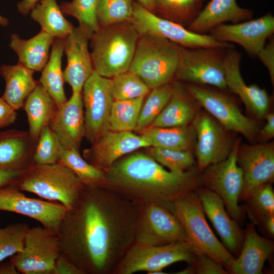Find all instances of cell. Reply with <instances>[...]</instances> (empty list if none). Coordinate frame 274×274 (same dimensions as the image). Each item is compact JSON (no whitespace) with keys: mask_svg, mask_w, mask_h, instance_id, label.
<instances>
[{"mask_svg":"<svg viewBox=\"0 0 274 274\" xmlns=\"http://www.w3.org/2000/svg\"><path fill=\"white\" fill-rule=\"evenodd\" d=\"M138 207L108 187H85L61 222V253L84 274H113L134 242Z\"/></svg>","mask_w":274,"mask_h":274,"instance_id":"1","label":"cell"},{"mask_svg":"<svg viewBox=\"0 0 274 274\" xmlns=\"http://www.w3.org/2000/svg\"><path fill=\"white\" fill-rule=\"evenodd\" d=\"M106 173V186L135 203H156L169 210L176 198L195 191L199 184L193 168L173 173L148 153L133 152L117 160Z\"/></svg>","mask_w":274,"mask_h":274,"instance_id":"2","label":"cell"},{"mask_svg":"<svg viewBox=\"0 0 274 274\" xmlns=\"http://www.w3.org/2000/svg\"><path fill=\"white\" fill-rule=\"evenodd\" d=\"M139 37L130 23L100 27L90 38L94 70L108 78L129 71Z\"/></svg>","mask_w":274,"mask_h":274,"instance_id":"3","label":"cell"},{"mask_svg":"<svg viewBox=\"0 0 274 274\" xmlns=\"http://www.w3.org/2000/svg\"><path fill=\"white\" fill-rule=\"evenodd\" d=\"M16 186L22 191L60 203L68 209L85 187L72 170L59 162L32 164L23 171Z\"/></svg>","mask_w":274,"mask_h":274,"instance_id":"4","label":"cell"},{"mask_svg":"<svg viewBox=\"0 0 274 274\" xmlns=\"http://www.w3.org/2000/svg\"><path fill=\"white\" fill-rule=\"evenodd\" d=\"M170 210L181 223L186 234V242L192 248L219 262L229 272L235 258L213 232L195 191L175 199Z\"/></svg>","mask_w":274,"mask_h":274,"instance_id":"5","label":"cell"},{"mask_svg":"<svg viewBox=\"0 0 274 274\" xmlns=\"http://www.w3.org/2000/svg\"><path fill=\"white\" fill-rule=\"evenodd\" d=\"M180 46L164 38L141 36L129 71L138 76L151 89L171 82L175 77Z\"/></svg>","mask_w":274,"mask_h":274,"instance_id":"6","label":"cell"},{"mask_svg":"<svg viewBox=\"0 0 274 274\" xmlns=\"http://www.w3.org/2000/svg\"><path fill=\"white\" fill-rule=\"evenodd\" d=\"M195 255L186 242L161 246H150L133 243L116 267L113 274H132L146 271L148 274H163V269L175 263H193Z\"/></svg>","mask_w":274,"mask_h":274,"instance_id":"7","label":"cell"},{"mask_svg":"<svg viewBox=\"0 0 274 274\" xmlns=\"http://www.w3.org/2000/svg\"><path fill=\"white\" fill-rule=\"evenodd\" d=\"M129 22L139 36H158L188 48H234L232 44L217 41L209 34L190 31L178 23L157 15L137 2L133 4V12Z\"/></svg>","mask_w":274,"mask_h":274,"instance_id":"8","label":"cell"},{"mask_svg":"<svg viewBox=\"0 0 274 274\" xmlns=\"http://www.w3.org/2000/svg\"><path fill=\"white\" fill-rule=\"evenodd\" d=\"M227 49L221 47L188 48L180 46L175 77L188 84L227 89L224 68Z\"/></svg>","mask_w":274,"mask_h":274,"instance_id":"9","label":"cell"},{"mask_svg":"<svg viewBox=\"0 0 274 274\" xmlns=\"http://www.w3.org/2000/svg\"><path fill=\"white\" fill-rule=\"evenodd\" d=\"M134 239L135 243L150 246L186 241L183 227L176 215L154 203L138 204Z\"/></svg>","mask_w":274,"mask_h":274,"instance_id":"10","label":"cell"},{"mask_svg":"<svg viewBox=\"0 0 274 274\" xmlns=\"http://www.w3.org/2000/svg\"><path fill=\"white\" fill-rule=\"evenodd\" d=\"M61 253L58 234L41 225L29 228L22 251L10 257V260L19 273L51 274Z\"/></svg>","mask_w":274,"mask_h":274,"instance_id":"11","label":"cell"},{"mask_svg":"<svg viewBox=\"0 0 274 274\" xmlns=\"http://www.w3.org/2000/svg\"><path fill=\"white\" fill-rule=\"evenodd\" d=\"M240 141L237 139L234 142L225 160L206 168L203 176L206 188L221 198L228 214L236 221L242 217L238 200L244 185L243 172L237 162Z\"/></svg>","mask_w":274,"mask_h":274,"instance_id":"12","label":"cell"},{"mask_svg":"<svg viewBox=\"0 0 274 274\" xmlns=\"http://www.w3.org/2000/svg\"><path fill=\"white\" fill-rule=\"evenodd\" d=\"M185 87L225 130L239 133L249 140L254 138L257 130L255 122L244 115L231 97L220 89L194 84H188Z\"/></svg>","mask_w":274,"mask_h":274,"instance_id":"13","label":"cell"},{"mask_svg":"<svg viewBox=\"0 0 274 274\" xmlns=\"http://www.w3.org/2000/svg\"><path fill=\"white\" fill-rule=\"evenodd\" d=\"M85 138L92 144L109 130V120L114 98L111 80L94 70L82 91Z\"/></svg>","mask_w":274,"mask_h":274,"instance_id":"14","label":"cell"},{"mask_svg":"<svg viewBox=\"0 0 274 274\" xmlns=\"http://www.w3.org/2000/svg\"><path fill=\"white\" fill-rule=\"evenodd\" d=\"M273 32L274 17L268 13L256 19L219 24L208 34L217 41L238 44L249 55L257 57Z\"/></svg>","mask_w":274,"mask_h":274,"instance_id":"15","label":"cell"},{"mask_svg":"<svg viewBox=\"0 0 274 274\" xmlns=\"http://www.w3.org/2000/svg\"><path fill=\"white\" fill-rule=\"evenodd\" d=\"M68 210L59 202L27 197L16 185L0 188V211L28 217L57 233Z\"/></svg>","mask_w":274,"mask_h":274,"instance_id":"16","label":"cell"},{"mask_svg":"<svg viewBox=\"0 0 274 274\" xmlns=\"http://www.w3.org/2000/svg\"><path fill=\"white\" fill-rule=\"evenodd\" d=\"M192 124L196 134L194 146L199 172L228 157L233 145L218 122L209 114L201 113L196 115Z\"/></svg>","mask_w":274,"mask_h":274,"instance_id":"17","label":"cell"},{"mask_svg":"<svg viewBox=\"0 0 274 274\" xmlns=\"http://www.w3.org/2000/svg\"><path fill=\"white\" fill-rule=\"evenodd\" d=\"M149 144L132 131L108 130L91 146L83 151V158L93 165L105 171L121 157Z\"/></svg>","mask_w":274,"mask_h":274,"instance_id":"18","label":"cell"},{"mask_svg":"<svg viewBox=\"0 0 274 274\" xmlns=\"http://www.w3.org/2000/svg\"><path fill=\"white\" fill-rule=\"evenodd\" d=\"M237 162L244 177L240 198L247 199L255 188L273 180V143L239 146Z\"/></svg>","mask_w":274,"mask_h":274,"instance_id":"19","label":"cell"},{"mask_svg":"<svg viewBox=\"0 0 274 274\" xmlns=\"http://www.w3.org/2000/svg\"><path fill=\"white\" fill-rule=\"evenodd\" d=\"M242 55L233 48L228 49L224 60L227 88L237 95L247 109L257 118L268 113L270 97L267 91L256 84L248 85L240 70Z\"/></svg>","mask_w":274,"mask_h":274,"instance_id":"20","label":"cell"},{"mask_svg":"<svg viewBox=\"0 0 274 274\" xmlns=\"http://www.w3.org/2000/svg\"><path fill=\"white\" fill-rule=\"evenodd\" d=\"M90 36L80 26L74 27L64 39V52L66 65L64 80L71 87L72 93H82L83 86L94 71L88 48Z\"/></svg>","mask_w":274,"mask_h":274,"instance_id":"21","label":"cell"},{"mask_svg":"<svg viewBox=\"0 0 274 274\" xmlns=\"http://www.w3.org/2000/svg\"><path fill=\"white\" fill-rule=\"evenodd\" d=\"M195 192L207 215L220 236L222 244L230 252L238 254L244 233L237 222L232 219L221 198L209 189L197 188Z\"/></svg>","mask_w":274,"mask_h":274,"instance_id":"22","label":"cell"},{"mask_svg":"<svg viewBox=\"0 0 274 274\" xmlns=\"http://www.w3.org/2000/svg\"><path fill=\"white\" fill-rule=\"evenodd\" d=\"M49 126L62 147L79 151L82 140L85 137L82 93H72L70 98L57 109Z\"/></svg>","mask_w":274,"mask_h":274,"instance_id":"23","label":"cell"},{"mask_svg":"<svg viewBox=\"0 0 274 274\" xmlns=\"http://www.w3.org/2000/svg\"><path fill=\"white\" fill-rule=\"evenodd\" d=\"M37 142L28 131L14 128L0 131V169L24 170L32 165Z\"/></svg>","mask_w":274,"mask_h":274,"instance_id":"24","label":"cell"},{"mask_svg":"<svg viewBox=\"0 0 274 274\" xmlns=\"http://www.w3.org/2000/svg\"><path fill=\"white\" fill-rule=\"evenodd\" d=\"M273 250V242L256 232L253 224L248 225L241 253L229 271L234 274H261L266 260Z\"/></svg>","mask_w":274,"mask_h":274,"instance_id":"25","label":"cell"},{"mask_svg":"<svg viewBox=\"0 0 274 274\" xmlns=\"http://www.w3.org/2000/svg\"><path fill=\"white\" fill-rule=\"evenodd\" d=\"M252 10L240 7L236 0H210L187 27L198 33H206L227 22L235 23L252 18Z\"/></svg>","mask_w":274,"mask_h":274,"instance_id":"26","label":"cell"},{"mask_svg":"<svg viewBox=\"0 0 274 274\" xmlns=\"http://www.w3.org/2000/svg\"><path fill=\"white\" fill-rule=\"evenodd\" d=\"M54 40L53 37L42 30L26 40L13 33L9 46L16 54L18 63L34 72H41L49 59Z\"/></svg>","mask_w":274,"mask_h":274,"instance_id":"27","label":"cell"},{"mask_svg":"<svg viewBox=\"0 0 274 274\" xmlns=\"http://www.w3.org/2000/svg\"><path fill=\"white\" fill-rule=\"evenodd\" d=\"M33 73L19 63L0 67V75L5 83L2 97L16 111L23 108L25 100L39 83L34 79Z\"/></svg>","mask_w":274,"mask_h":274,"instance_id":"28","label":"cell"},{"mask_svg":"<svg viewBox=\"0 0 274 274\" xmlns=\"http://www.w3.org/2000/svg\"><path fill=\"white\" fill-rule=\"evenodd\" d=\"M193 99L186 87L175 83L174 91L169 100L149 127H172L189 125L197 114Z\"/></svg>","mask_w":274,"mask_h":274,"instance_id":"29","label":"cell"},{"mask_svg":"<svg viewBox=\"0 0 274 274\" xmlns=\"http://www.w3.org/2000/svg\"><path fill=\"white\" fill-rule=\"evenodd\" d=\"M28 123V132L36 141L46 126H49L57 110V106L39 82L23 105Z\"/></svg>","mask_w":274,"mask_h":274,"instance_id":"30","label":"cell"},{"mask_svg":"<svg viewBox=\"0 0 274 274\" xmlns=\"http://www.w3.org/2000/svg\"><path fill=\"white\" fill-rule=\"evenodd\" d=\"M49 59L41 71L39 82L55 102L57 108L67 100L64 89L62 58L64 53V39H54Z\"/></svg>","mask_w":274,"mask_h":274,"instance_id":"31","label":"cell"},{"mask_svg":"<svg viewBox=\"0 0 274 274\" xmlns=\"http://www.w3.org/2000/svg\"><path fill=\"white\" fill-rule=\"evenodd\" d=\"M140 134L150 147L189 150L195 146L196 134L191 124L172 127H149Z\"/></svg>","mask_w":274,"mask_h":274,"instance_id":"32","label":"cell"},{"mask_svg":"<svg viewBox=\"0 0 274 274\" xmlns=\"http://www.w3.org/2000/svg\"><path fill=\"white\" fill-rule=\"evenodd\" d=\"M29 14L40 25L41 30L54 39H65L74 28L64 17L56 0H40Z\"/></svg>","mask_w":274,"mask_h":274,"instance_id":"33","label":"cell"},{"mask_svg":"<svg viewBox=\"0 0 274 274\" xmlns=\"http://www.w3.org/2000/svg\"><path fill=\"white\" fill-rule=\"evenodd\" d=\"M57 162L72 170L85 187L106 186V171L87 161L79 150L62 146Z\"/></svg>","mask_w":274,"mask_h":274,"instance_id":"34","label":"cell"},{"mask_svg":"<svg viewBox=\"0 0 274 274\" xmlns=\"http://www.w3.org/2000/svg\"><path fill=\"white\" fill-rule=\"evenodd\" d=\"M145 97L114 100L110 114L109 130L132 131L135 130Z\"/></svg>","mask_w":274,"mask_h":274,"instance_id":"35","label":"cell"},{"mask_svg":"<svg viewBox=\"0 0 274 274\" xmlns=\"http://www.w3.org/2000/svg\"><path fill=\"white\" fill-rule=\"evenodd\" d=\"M204 0H155L154 12L161 17L188 25L196 18L203 8Z\"/></svg>","mask_w":274,"mask_h":274,"instance_id":"36","label":"cell"},{"mask_svg":"<svg viewBox=\"0 0 274 274\" xmlns=\"http://www.w3.org/2000/svg\"><path fill=\"white\" fill-rule=\"evenodd\" d=\"M174 89L175 83L171 82L152 89L143 102L136 130L141 131L151 124L169 100Z\"/></svg>","mask_w":274,"mask_h":274,"instance_id":"37","label":"cell"},{"mask_svg":"<svg viewBox=\"0 0 274 274\" xmlns=\"http://www.w3.org/2000/svg\"><path fill=\"white\" fill-rule=\"evenodd\" d=\"M100 0H72L62 2L60 7L63 14L75 18L79 26L90 37L100 28L97 9Z\"/></svg>","mask_w":274,"mask_h":274,"instance_id":"38","label":"cell"},{"mask_svg":"<svg viewBox=\"0 0 274 274\" xmlns=\"http://www.w3.org/2000/svg\"><path fill=\"white\" fill-rule=\"evenodd\" d=\"M147 153L173 173L182 174L193 168L194 156L191 151L149 147Z\"/></svg>","mask_w":274,"mask_h":274,"instance_id":"39","label":"cell"},{"mask_svg":"<svg viewBox=\"0 0 274 274\" xmlns=\"http://www.w3.org/2000/svg\"><path fill=\"white\" fill-rule=\"evenodd\" d=\"M111 80L114 100L145 97L151 90L138 76L129 71L116 75Z\"/></svg>","mask_w":274,"mask_h":274,"instance_id":"40","label":"cell"},{"mask_svg":"<svg viewBox=\"0 0 274 274\" xmlns=\"http://www.w3.org/2000/svg\"><path fill=\"white\" fill-rule=\"evenodd\" d=\"M133 4L132 0H100L97 14L99 26L128 22L132 14Z\"/></svg>","mask_w":274,"mask_h":274,"instance_id":"41","label":"cell"},{"mask_svg":"<svg viewBox=\"0 0 274 274\" xmlns=\"http://www.w3.org/2000/svg\"><path fill=\"white\" fill-rule=\"evenodd\" d=\"M62 145L49 126L44 127L38 139L33 155V164L45 165L57 163Z\"/></svg>","mask_w":274,"mask_h":274,"instance_id":"42","label":"cell"},{"mask_svg":"<svg viewBox=\"0 0 274 274\" xmlns=\"http://www.w3.org/2000/svg\"><path fill=\"white\" fill-rule=\"evenodd\" d=\"M29 228L24 223H13L0 228V262L22 251Z\"/></svg>","mask_w":274,"mask_h":274,"instance_id":"43","label":"cell"},{"mask_svg":"<svg viewBox=\"0 0 274 274\" xmlns=\"http://www.w3.org/2000/svg\"><path fill=\"white\" fill-rule=\"evenodd\" d=\"M247 199L262 218L274 215V192L270 183L255 188Z\"/></svg>","mask_w":274,"mask_h":274,"instance_id":"44","label":"cell"},{"mask_svg":"<svg viewBox=\"0 0 274 274\" xmlns=\"http://www.w3.org/2000/svg\"><path fill=\"white\" fill-rule=\"evenodd\" d=\"M195 255L193 264L195 267V273L198 274H227V269L219 262L193 248Z\"/></svg>","mask_w":274,"mask_h":274,"instance_id":"45","label":"cell"},{"mask_svg":"<svg viewBox=\"0 0 274 274\" xmlns=\"http://www.w3.org/2000/svg\"><path fill=\"white\" fill-rule=\"evenodd\" d=\"M257 57L268 71L271 83L274 84V39L270 38Z\"/></svg>","mask_w":274,"mask_h":274,"instance_id":"46","label":"cell"},{"mask_svg":"<svg viewBox=\"0 0 274 274\" xmlns=\"http://www.w3.org/2000/svg\"><path fill=\"white\" fill-rule=\"evenodd\" d=\"M51 274H84L64 254L61 253L54 265Z\"/></svg>","mask_w":274,"mask_h":274,"instance_id":"47","label":"cell"},{"mask_svg":"<svg viewBox=\"0 0 274 274\" xmlns=\"http://www.w3.org/2000/svg\"><path fill=\"white\" fill-rule=\"evenodd\" d=\"M17 113L9 104L0 97V129L7 127L14 123Z\"/></svg>","mask_w":274,"mask_h":274,"instance_id":"48","label":"cell"},{"mask_svg":"<svg viewBox=\"0 0 274 274\" xmlns=\"http://www.w3.org/2000/svg\"><path fill=\"white\" fill-rule=\"evenodd\" d=\"M24 170L0 169V188L9 186H16Z\"/></svg>","mask_w":274,"mask_h":274,"instance_id":"49","label":"cell"},{"mask_svg":"<svg viewBox=\"0 0 274 274\" xmlns=\"http://www.w3.org/2000/svg\"><path fill=\"white\" fill-rule=\"evenodd\" d=\"M266 124L260 132V136L264 140H269L274 137V114L268 113L264 117Z\"/></svg>","mask_w":274,"mask_h":274,"instance_id":"50","label":"cell"},{"mask_svg":"<svg viewBox=\"0 0 274 274\" xmlns=\"http://www.w3.org/2000/svg\"><path fill=\"white\" fill-rule=\"evenodd\" d=\"M39 1L22 0L17 4V10L20 14L23 16L27 15Z\"/></svg>","mask_w":274,"mask_h":274,"instance_id":"51","label":"cell"},{"mask_svg":"<svg viewBox=\"0 0 274 274\" xmlns=\"http://www.w3.org/2000/svg\"><path fill=\"white\" fill-rule=\"evenodd\" d=\"M18 273H19V272L10 260L0 264V274Z\"/></svg>","mask_w":274,"mask_h":274,"instance_id":"52","label":"cell"},{"mask_svg":"<svg viewBox=\"0 0 274 274\" xmlns=\"http://www.w3.org/2000/svg\"><path fill=\"white\" fill-rule=\"evenodd\" d=\"M264 224L267 231L271 235L274 234V215L267 216L264 218Z\"/></svg>","mask_w":274,"mask_h":274,"instance_id":"53","label":"cell"},{"mask_svg":"<svg viewBox=\"0 0 274 274\" xmlns=\"http://www.w3.org/2000/svg\"><path fill=\"white\" fill-rule=\"evenodd\" d=\"M137 3L148 10L154 13L155 0H136Z\"/></svg>","mask_w":274,"mask_h":274,"instance_id":"54","label":"cell"},{"mask_svg":"<svg viewBox=\"0 0 274 274\" xmlns=\"http://www.w3.org/2000/svg\"><path fill=\"white\" fill-rule=\"evenodd\" d=\"M178 274H193L195 273V267L193 263L190 264L189 265L183 270L177 272Z\"/></svg>","mask_w":274,"mask_h":274,"instance_id":"55","label":"cell"},{"mask_svg":"<svg viewBox=\"0 0 274 274\" xmlns=\"http://www.w3.org/2000/svg\"><path fill=\"white\" fill-rule=\"evenodd\" d=\"M9 23L8 19L0 14V25L3 27L7 26Z\"/></svg>","mask_w":274,"mask_h":274,"instance_id":"56","label":"cell"}]
</instances>
